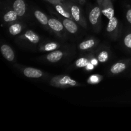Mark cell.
Segmentation results:
<instances>
[{
    "label": "cell",
    "instance_id": "6da1fadb",
    "mask_svg": "<svg viewBox=\"0 0 131 131\" xmlns=\"http://www.w3.org/2000/svg\"><path fill=\"white\" fill-rule=\"evenodd\" d=\"M51 84L56 87H72L78 86V83L69 75H59L51 81Z\"/></svg>",
    "mask_w": 131,
    "mask_h": 131
},
{
    "label": "cell",
    "instance_id": "7a4b0ae2",
    "mask_svg": "<svg viewBox=\"0 0 131 131\" xmlns=\"http://www.w3.org/2000/svg\"><path fill=\"white\" fill-rule=\"evenodd\" d=\"M98 3L102 14L107 19H110L115 17V10L111 0H98Z\"/></svg>",
    "mask_w": 131,
    "mask_h": 131
},
{
    "label": "cell",
    "instance_id": "3957f363",
    "mask_svg": "<svg viewBox=\"0 0 131 131\" xmlns=\"http://www.w3.org/2000/svg\"><path fill=\"white\" fill-rule=\"evenodd\" d=\"M68 8H69V10H70V13H71V15L72 16L73 19L76 23H79L82 26H83L84 28H86L85 19H84L83 15L81 14V10L79 6H78L77 5L69 4V6H68Z\"/></svg>",
    "mask_w": 131,
    "mask_h": 131
},
{
    "label": "cell",
    "instance_id": "277c9868",
    "mask_svg": "<svg viewBox=\"0 0 131 131\" xmlns=\"http://www.w3.org/2000/svg\"><path fill=\"white\" fill-rule=\"evenodd\" d=\"M101 9L99 6H95L89 14V20L92 25L95 26L98 24L101 15Z\"/></svg>",
    "mask_w": 131,
    "mask_h": 131
},
{
    "label": "cell",
    "instance_id": "5b68a950",
    "mask_svg": "<svg viewBox=\"0 0 131 131\" xmlns=\"http://www.w3.org/2000/svg\"><path fill=\"white\" fill-rule=\"evenodd\" d=\"M1 52L4 58L8 61H12L15 58V54L10 46L7 44H3L1 46Z\"/></svg>",
    "mask_w": 131,
    "mask_h": 131
},
{
    "label": "cell",
    "instance_id": "8992f818",
    "mask_svg": "<svg viewBox=\"0 0 131 131\" xmlns=\"http://www.w3.org/2000/svg\"><path fill=\"white\" fill-rule=\"evenodd\" d=\"M13 10L19 17L23 16L26 11V5L24 0H15L13 3Z\"/></svg>",
    "mask_w": 131,
    "mask_h": 131
},
{
    "label": "cell",
    "instance_id": "52a82bcc",
    "mask_svg": "<svg viewBox=\"0 0 131 131\" xmlns=\"http://www.w3.org/2000/svg\"><path fill=\"white\" fill-rule=\"evenodd\" d=\"M23 74L26 77L29 78H40L43 75L41 70L33 67H26L23 70Z\"/></svg>",
    "mask_w": 131,
    "mask_h": 131
},
{
    "label": "cell",
    "instance_id": "ba28073f",
    "mask_svg": "<svg viewBox=\"0 0 131 131\" xmlns=\"http://www.w3.org/2000/svg\"><path fill=\"white\" fill-rule=\"evenodd\" d=\"M62 23L63 24L65 29H66L69 33H72V34H74V33L78 32V25H77L76 23H75L72 19L65 18V19H63Z\"/></svg>",
    "mask_w": 131,
    "mask_h": 131
},
{
    "label": "cell",
    "instance_id": "9c48e42d",
    "mask_svg": "<svg viewBox=\"0 0 131 131\" xmlns=\"http://www.w3.org/2000/svg\"><path fill=\"white\" fill-rule=\"evenodd\" d=\"M54 6L56 10L60 14V15H61L65 18L73 19L72 16L71 15V13H70L69 8L67 7V6H65V5L62 4L61 3L55 4Z\"/></svg>",
    "mask_w": 131,
    "mask_h": 131
},
{
    "label": "cell",
    "instance_id": "30bf717a",
    "mask_svg": "<svg viewBox=\"0 0 131 131\" xmlns=\"http://www.w3.org/2000/svg\"><path fill=\"white\" fill-rule=\"evenodd\" d=\"M48 26L51 29H52L54 31L58 32V33L62 31L63 30V28H65L63 23H61L60 20L55 19V18L49 19Z\"/></svg>",
    "mask_w": 131,
    "mask_h": 131
},
{
    "label": "cell",
    "instance_id": "8fae6325",
    "mask_svg": "<svg viewBox=\"0 0 131 131\" xmlns=\"http://www.w3.org/2000/svg\"><path fill=\"white\" fill-rule=\"evenodd\" d=\"M63 56V53L62 51L57 50V51H51L50 53H49L46 56V59L49 62L56 63L61 60Z\"/></svg>",
    "mask_w": 131,
    "mask_h": 131
},
{
    "label": "cell",
    "instance_id": "7c38bea8",
    "mask_svg": "<svg viewBox=\"0 0 131 131\" xmlns=\"http://www.w3.org/2000/svg\"><path fill=\"white\" fill-rule=\"evenodd\" d=\"M127 68V64L125 62H118L111 66L110 72L113 74H118L123 72Z\"/></svg>",
    "mask_w": 131,
    "mask_h": 131
},
{
    "label": "cell",
    "instance_id": "4fadbf2b",
    "mask_svg": "<svg viewBox=\"0 0 131 131\" xmlns=\"http://www.w3.org/2000/svg\"><path fill=\"white\" fill-rule=\"evenodd\" d=\"M34 15L36 19L43 26H48L49 19L47 15L40 10H35L34 12Z\"/></svg>",
    "mask_w": 131,
    "mask_h": 131
},
{
    "label": "cell",
    "instance_id": "5bb4252c",
    "mask_svg": "<svg viewBox=\"0 0 131 131\" xmlns=\"http://www.w3.org/2000/svg\"><path fill=\"white\" fill-rule=\"evenodd\" d=\"M24 37L26 38L28 41L32 43H38L40 41V37L37 33L33 32L31 30H28L24 33Z\"/></svg>",
    "mask_w": 131,
    "mask_h": 131
},
{
    "label": "cell",
    "instance_id": "9a60e30c",
    "mask_svg": "<svg viewBox=\"0 0 131 131\" xmlns=\"http://www.w3.org/2000/svg\"><path fill=\"white\" fill-rule=\"evenodd\" d=\"M118 21L117 18L113 17L111 19H109L108 24H107V28H106V30L108 33H113L118 27Z\"/></svg>",
    "mask_w": 131,
    "mask_h": 131
},
{
    "label": "cell",
    "instance_id": "2e32d148",
    "mask_svg": "<svg viewBox=\"0 0 131 131\" xmlns=\"http://www.w3.org/2000/svg\"><path fill=\"white\" fill-rule=\"evenodd\" d=\"M18 15L15 11L13 10H10L8 12L4 15L3 16V20L6 23H11V22H14L17 19Z\"/></svg>",
    "mask_w": 131,
    "mask_h": 131
},
{
    "label": "cell",
    "instance_id": "e0dca14e",
    "mask_svg": "<svg viewBox=\"0 0 131 131\" xmlns=\"http://www.w3.org/2000/svg\"><path fill=\"white\" fill-rule=\"evenodd\" d=\"M95 45V41L93 39H89L80 43L79 47L82 51H86L93 47Z\"/></svg>",
    "mask_w": 131,
    "mask_h": 131
},
{
    "label": "cell",
    "instance_id": "ac0fdd59",
    "mask_svg": "<svg viewBox=\"0 0 131 131\" xmlns=\"http://www.w3.org/2000/svg\"><path fill=\"white\" fill-rule=\"evenodd\" d=\"M23 26L19 23H14L9 27V33L12 35H17L22 31Z\"/></svg>",
    "mask_w": 131,
    "mask_h": 131
},
{
    "label": "cell",
    "instance_id": "d6986e66",
    "mask_svg": "<svg viewBox=\"0 0 131 131\" xmlns=\"http://www.w3.org/2000/svg\"><path fill=\"white\" fill-rule=\"evenodd\" d=\"M109 59V53L107 51H102L97 56V60L101 63H104Z\"/></svg>",
    "mask_w": 131,
    "mask_h": 131
},
{
    "label": "cell",
    "instance_id": "ffe728a7",
    "mask_svg": "<svg viewBox=\"0 0 131 131\" xmlns=\"http://www.w3.org/2000/svg\"><path fill=\"white\" fill-rule=\"evenodd\" d=\"M89 64V61L86 58H81L78 59L75 63V65L78 68H82L84 67H87Z\"/></svg>",
    "mask_w": 131,
    "mask_h": 131
},
{
    "label": "cell",
    "instance_id": "44dd1931",
    "mask_svg": "<svg viewBox=\"0 0 131 131\" xmlns=\"http://www.w3.org/2000/svg\"><path fill=\"white\" fill-rule=\"evenodd\" d=\"M58 43L56 42H51V43H46L43 46V49L46 51H53L58 47Z\"/></svg>",
    "mask_w": 131,
    "mask_h": 131
},
{
    "label": "cell",
    "instance_id": "7402d4cb",
    "mask_svg": "<svg viewBox=\"0 0 131 131\" xmlns=\"http://www.w3.org/2000/svg\"><path fill=\"white\" fill-rule=\"evenodd\" d=\"M101 77L98 75H93L92 76L90 77L88 79V82L90 84H96V83H99L101 81Z\"/></svg>",
    "mask_w": 131,
    "mask_h": 131
},
{
    "label": "cell",
    "instance_id": "603a6c76",
    "mask_svg": "<svg viewBox=\"0 0 131 131\" xmlns=\"http://www.w3.org/2000/svg\"><path fill=\"white\" fill-rule=\"evenodd\" d=\"M124 45L126 46L127 48L131 49V33L127 35L125 37L124 40Z\"/></svg>",
    "mask_w": 131,
    "mask_h": 131
},
{
    "label": "cell",
    "instance_id": "cb8c5ba5",
    "mask_svg": "<svg viewBox=\"0 0 131 131\" xmlns=\"http://www.w3.org/2000/svg\"><path fill=\"white\" fill-rule=\"evenodd\" d=\"M126 18L127 21L131 24V8L129 9L126 13Z\"/></svg>",
    "mask_w": 131,
    "mask_h": 131
},
{
    "label": "cell",
    "instance_id": "d4e9b609",
    "mask_svg": "<svg viewBox=\"0 0 131 131\" xmlns=\"http://www.w3.org/2000/svg\"><path fill=\"white\" fill-rule=\"evenodd\" d=\"M47 1H49V2H51V3L54 4V5H55V4H57V3H61V0H47Z\"/></svg>",
    "mask_w": 131,
    "mask_h": 131
},
{
    "label": "cell",
    "instance_id": "484cf974",
    "mask_svg": "<svg viewBox=\"0 0 131 131\" xmlns=\"http://www.w3.org/2000/svg\"><path fill=\"white\" fill-rule=\"evenodd\" d=\"M92 65H97V61H96L95 60H93V61H92Z\"/></svg>",
    "mask_w": 131,
    "mask_h": 131
},
{
    "label": "cell",
    "instance_id": "4316f807",
    "mask_svg": "<svg viewBox=\"0 0 131 131\" xmlns=\"http://www.w3.org/2000/svg\"><path fill=\"white\" fill-rule=\"evenodd\" d=\"M61 1H63V0H61Z\"/></svg>",
    "mask_w": 131,
    "mask_h": 131
}]
</instances>
